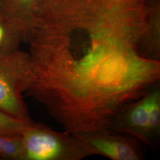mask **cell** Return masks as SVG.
Wrapping results in <instances>:
<instances>
[{
	"label": "cell",
	"instance_id": "cell-1",
	"mask_svg": "<svg viewBox=\"0 0 160 160\" xmlns=\"http://www.w3.org/2000/svg\"><path fill=\"white\" fill-rule=\"evenodd\" d=\"M26 43L35 79L27 94L71 133L106 128L114 113L160 80L141 35L107 27L36 23Z\"/></svg>",
	"mask_w": 160,
	"mask_h": 160
},
{
	"label": "cell",
	"instance_id": "cell-2",
	"mask_svg": "<svg viewBox=\"0 0 160 160\" xmlns=\"http://www.w3.org/2000/svg\"><path fill=\"white\" fill-rule=\"evenodd\" d=\"M106 128L131 135L153 151L160 145V81L142 96L125 103L109 120Z\"/></svg>",
	"mask_w": 160,
	"mask_h": 160
},
{
	"label": "cell",
	"instance_id": "cell-3",
	"mask_svg": "<svg viewBox=\"0 0 160 160\" xmlns=\"http://www.w3.org/2000/svg\"><path fill=\"white\" fill-rule=\"evenodd\" d=\"M34 79L29 52L19 49L0 53V111L18 120H31L23 94Z\"/></svg>",
	"mask_w": 160,
	"mask_h": 160
},
{
	"label": "cell",
	"instance_id": "cell-4",
	"mask_svg": "<svg viewBox=\"0 0 160 160\" xmlns=\"http://www.w3.org/2000/svg\"><path fill=\"white\" fill-rule=\"evenodd\" d=\"M24 160H81L88 157L80 141L68 132L28 121L21 132Z\"/></svg>",
	"mask_w": 160,
	"mask_h": 160
},
{
	"label": "cell",
	"instance_id": "cell-5",
	"mask_svg": "<svg viewBox=\"0 0 160 160\" xmlns=\"http://www.w3.org/2000/svg\"><path fill=\"white\" fill-rule=\"evenodd\" d=\"M88 156L98 155L112 160H143L144 145L131 135L108 128L72 133Z\"/></svg>",
	"mask_w": 160,
	"mask_h": 160
},
{
	"label": "cell",
	"instance_id": "cell-6",
	"mask_svg": "<svg viewBox=\"0 0 160 160\" xmlns=\"http://www.w3.org/2000/svg\"><path fill=\"white\" fill-rule=\"evenodd\" d=\"M70 16L99 21L133 17L142 11L145 0H56Z\"/></svg>",
	"mask_w": 160,
	"mask_h": 160
},
{
	"label": "cell",
	"instance_id": "cell-7",
	"mask_svg": "<svg viewBox=\"0 0 160 160\" xmlns=\"http://www.w3.org/2000/svg\"><path fill=\"white\" fill-rule=\"evenodd\" d=\"M145 27L137 50L143 58L160 62V0H145Z\"/></svg>",
	"mask_w": 160,
	"mask_h": 160
},
{
	"label": "cell",
	"instance_id": "cell-8",
	"mask_svg": "<svg viewBox=\"0 0 160 160\" xmlns=\"http://www.w3.org/2000/svg\"><path fill=\"white\" fill-rule=\"evenodd\" d=\"M28 22L0 10V53L18 51L26 43L29 34Z\"/></svg>",
	"mask_w": 160,
	"mask_h": 160
},
{
	"label": "cell",
	"instance_id": "cell-9",
	"mask_svg": "<svg viewBox=\"0 0 160 160\" xmlns=\"http://www.w3.org/2000/svg\"><path fill=\"white\" fill-rule=\"evenodd\" d=\"M39 0H0L2 8L12 16L30 22Z\"/></svg>",
	"mask_w": 160,
	"mask_h": 160
},
{
	"label": "cell",
	"instance_id": "cell-10",
	"mask_svg": "<svg viewBox=\"0 0 160 160\" xmlns=\"http://www.w3.org/2000/svg\"><path fill=\"white\" fill-rule=\"evenodd\" d=\"M24 160L21 135H0V160Z\"/></svg>",
	"mask_w": 160,
	"mask_h": 160
},
{
	"label": "cell",
	"instance_id": "cell-11",
	"mask_svg": "<svg viewBox=\"0 0 160 160\" xmlns=\"http://www.w3.org/2000/svg\"><path fill=\"white\" fill-rule=\"evenodd\" d=\"M27 122L15 119L0 111V135H21L22 130Z\"/></svg>",
	"mask_w": 160,
	"mask_h": 160
},
{
	"label": "cell",
	"instance_id": "cell-12",
	"mask_svg": "<svg viewBox=\"0 0 160 160\" xmlns=\"http://www.w3.org/2000/svg\"><path fill=\"white\" fill-rule=\"evenodd\" d=\"M1 9H2V6H1V2H0V10H1Z\"/></svg>",
	"mask_w": 160,
	"mask_h": 160
}]
</instances>
